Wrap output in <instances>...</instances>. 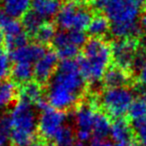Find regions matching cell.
<instances>
[{"instance_id": "cell-1", "label": "cell", "mask_w": 146, "mask_h": 146, "mask_svg": "<svg viewBox=\"0 0 146 146\" xmlns=\"http://www.w3.org/2000/svg\"><path fill=\"white\" fill-rule=\"evenodd\" d=\"M86 88L77 60H61L48 81L46 100L54 109L65 111L74 107L82 98Z\"/></svg>"}, {"instance_id": "cell-2", "label": "cell", "mask_w": 146, "mask_h": 146, "mask_svg": "<svg viewBox=\"0 0 146 146\" xmlns=\"http://www.w3.org/2000/svg\"><path fill=\"white\" fill-rule=\"evenodd\" d=\"M145 7L146 0H108L103 12L112 35L118 39H136L142 33L137 18Z\"/></svg>"}, {"instance_id": "cell-3", "label": "cell", "mask_w": 146, "mask_h": 146, "mask_svg": "<svg viewBox=\"0 0 146 146\" xmlns=\"http://www.w3.org/2000/svg\"><path fill=\"white\" fill-rule=\"evenodd\" d=\"M111 59V46L101 38H91L76 60L86 82L94 84L102 80Z\"/></svg>"}, {"instance_id": "cell-4", "label": "cell", "mask_w": 146, "mask_h": 146, "mask_svg": "<svg viewBox=\"0 0 146 146\" xmlns=\"http://www.w3.org/2000/svg\"><path fill=\"white\" fill-rule=\"evenodd\" d=\"M11 130L10 142L12 146H29L34 142L38 118L34 106L19 99L10 112Z\"/></svg>"}, {"instance_id": "cell-5", "label": "cell", "mask_w": 146, "mask_h": 146, "mask_svg": "<svg viewBox=\"0 0 146 146\" xmlns=\"http://www.w3.org/2000/svg\"><path fill=\"white\" fill-rule=\"evenodd\" d=\"M56 24L61 30H87L91 22L92 13L75 0L67 1L56 15Z\"/></svg>"}, {"instance_id": "cell-6", "label": "cell", "mask_w": 146, "mask_h": 146, "mask_svg": "<svg viewBox=\"0 0 146 146\" xmlns=\"http://www.w3.org/2000/svg\"><path fill=\"white\" fill-rule=\"evenodd\" d=\"M134 97L133 91L127 87L106 88L100 97V103L108 116L117 119L128 113Z\"/></svg>"}, {"instance_id": "cell-7", "label": "cell", "mask_w": 146, "mask_h": 146, "mask_svg": "<svg viewBox=\"0 0 146 146\" xmlns=\"http://www.w3.org/2000/svg\"><path fill=\"white\" fill-rule=\"evenodd\" d=\"M67 115L64 111L54 109L49 106L47 109L41 112L38 118L37 130L39 135L45 140L52 141L56 133L65 125Z\"/></svg>"}, {"instance_id": "cell-8", "label": "cell", "mask_w": 146, "mask_h": 146, "mask_svg": "<svg viewBox=\"0 0 146 146\" xmlns=\"http://www.w3.org/2000/svg\"><path fill=\"white\" fill-rule=\"evenodd\" d=\"M112 59L115 65L125 71L131 70L135 53L138 49V42L135 38L118 39L111 45Z\"/></svg>"}, {"instance_id": "cell-9", "label": "cell", "mask_w": 146, "mask_h": 146, "mask_svg": "<svg viewBox=\"0 0 146 146\" xmlns=\"http://www.w3.org/2000/svg\"><path fill=\"white\" fill-rule=\"evenodd\" d=\"M59 57L56 52L48 49L39 60L34 63V78L40 84L47 83L56 71Z\"/></svg>"}, {"instance_id": "cell-10", "label": "cell", "mask_w": 146, "mask_h": 146, "mask_svg": "<svg viewBox=\"0 0 146 146\" xmlns=\"http://www.w3.org/2000/svg\"><path fill=\"white\" fill-rule=\"evenodd\" d=\"M52 44L55 52L61 60L74 59L79 54L80 48L74 43L69 30L60 29L59 31H57L52 41Z\"/></svg>"}, {"instance_id": "cell-11", "label": "cell", "mask_w": 146, "mask_h": 146, "mask_svg": "<svg viewBox=\"0 0 146 146\" xmlns=\"http://www.w3.org/2000/svg\"><path fill=\"white\" fill-rule=\"evenodd\" d=\"M47 50L48 49L46 48L45 45H42L38 42L28 43L20 48L11 51L9 55H10L12 62L14 63L24 62L34 64L47 52Z\"/></svg>"}, {"instance_id": "cell-12", "label": "cell", "mask_w": 146, "mask_h": 146, "mask_svg": "<svg viewBox=\"0 0 146 146\" xmlns=\"http://www.w3.org/2000/svg\"><path fill=\"white\" fill-rule=\"evenodd\" d=\"M32 10L46 22L52 17H56L62 7L61 0H32Z\"/></svg>"}, {"instance_id": "cell-13", "label": "cell", "mask_w": 146, "mask_h": 146, "mask_svg": "<svg viewBox=\"0 0 146 146\" xmlns=\"http://www.w3.org/2000/svg\"><path fill=\"white\" fill-rule=\"evenodd\" d=\"M133 135L132 125L123 117L114 119V121L111 123L110 137L116 144L130 142Z\"/></svg>"}, {"instance_id": "cell-14", "label": "cell", "mask_w": 146, "mask_h": 146, "mask_svg": "<svg viewBox=\"0 0 146 146\" xmlns=\"http://www.w3.org/2000/svg\"><path fill=\"white\" fill-rule=\"evenodd\" d=\"M130 80L128 72L120 67L113 65L109 66L104 74L102 81L107 88L126 87Z\"/></svg>"}, {"instance_id": "cell-15", "label": "cell", "mask_w": 146, "mask_h": 146, "mask_svg": "<svg viewBox=\"0 0 146 146\" xmlns=\"http://www.w3.org/2000/svg\"><path fill=\"white\" fill-rule=\"evenodd\" d=\"M96 111L94 106L90 103L81 104L77 107L74 114V121L77 129L91 130L93 127L94 119H95Z\"/></svg>"}, {"instance_id": "cell-16", "label": "cell", "mask_w": 146, "mask_h": 146, "mask_svg": "<svg viewBox=\"0 0 146 146\" xmlns=\"http://www.w3.org/2000/svg\"><path fill=\"white\" fill-rule=\"evenodd\" d=\"M2 5V10L12 18H22L29 11L31 0H0Z\"/></svg>"}, {"instance_id": "cell-17", "label": "cell", "mask_w": 146, "mask_h": 146, "mask_svg": "<svg viewBox=\"0 0 146 146\" xmlns=\"http://www.w3.org/2000/svg\"><path fill=\"white\" fill-rule=\"evenodd\" d=\"M43 96V89L42 84L34 81H29L27 83L22 84V86L19 89V98L21 100H24L29 102L32 105H35L40 99H42Z\"/></svg>"}, {"instance_id": "cell-18", "label": "cell", "mask_w": 146, "mask_h": 146, "mask_svg": "<svg viewBox=\"0 0 146 146\" xmlns=\"http://www.w3.org/2000/svg\"><path fill=\"white\" fill-rule=\"evenodd\" d=\"M0 30L5 34V38L13 37L24 32L22 23L18 19L12 18L3 10H0Z\"/></svg>"}, {"instance_id": "cell-19", "label": "cell", "mask_w": 146, "mask_h": 146, "mask_svg": "<svg viewBox=\"0 0 146 146\" xmlns=\"http://www.w3.org/2000/svg\"><path fill=\"white\" fill-rule=\"evenodd\" d=\"M110 130H111V122L109 116L103 112L96 111L95 119L92 127L93 138L107 139L108 136H110Z\"/></svg>"}, {"instance_id": "cell-20", "label": "cell", "mask_w": 146, "mask_h": 146, "mask_svg": "<svg viewBox=\"0 0 146 146\" xmlns=\"http://www.w3.org/2000/svg\"><path fill=\"white\" fill-rule=\"evenodd\" d=\"M11 76L15 83H27L34 77V66L31 63H14L11 69Z\"/></svg>"}, {"instance_id": "cell-21", "label": "cell", "mask_w": 146, "mask_h": 146, "mask_svg": "<svg viewBox=\"0 0 146 146\" xmlns=\"http://www.w3.org/2000/svg\"><path fill=\"white\" fill-rule=\"evenodd\" d=\"M18 95L17 85L12 80L0 81V110L6 107Z\"/></svg>"}, {"instance_id": "cell-22", "label": "cell", "mask_w": 146, "mask_h": 146, "mask_svg": "<svg viewBox=\"0 0 146 146\" xmlns=\"http://www.w3.org/2000/svg\"><path fill=\"white\" fill-rule=\"evenodd\" d=\"M108 31H110V23L105 15L94 16L87 28V33L92 38H101Z\"/></svg>"}, {"instance_id": "cell-23", "label": "cell", "mask_w": 146, "mask_h": 146, "mask_svg": "<svg viewBox=\"0 0 146 146\" xmlns=\"http://www.w3.org/2000/svg\"><path fill=\"white\" fill-rule=\"evenodd\" d=\"M44 22L45 21L42 18H40L33 10H29L22 17V21H21L24 31L29 36H35L38 29Z\"/></svg>"}, {"instance_id": "cell-24", "label": "cell", "mask_w": 146, "mask_h": 146, "mask_svg": "<svg viewBox=\"0 0 146 146\" xmlns=\"http://www.w3.org/2000/svg\"><path fill=\"white\" fill-rule=\"evenodd\" d=\"M75 131L69 125L65 124L56 133L53 138V143L55 146H73L75 142Z\"/></svg>"}, {"instance_id": "cell-25", "label": "cell", "mask_w": 146, "mask_h": 146, "mask_svg": "<svg viewBox=\"0 0 146 146\" xmlns=\"http://www.w3.org/2000/svg\"><path fill=\"white\" fill-rule=\"evenodd\" d=\"M55 34H56L55 26L52 23L46 21V22H44L41 25V27L38 29V31H37V33L35 34L34 37L37 42L46 46L48 43L53 41V39H54V37H55Z\"/></svg>"}, {"instance_id": "cell-26", "label": "cell", "mask_w": 146, "mask_h": 146, "mask_svg": "<svg viewBox=\"0 0 146 146\" xmlns=\"http://www.w3.org/2000/svg\"><path fill=\"white\" fill-rule=\"evenodd\" d=\"M11 119L9 114L0 116V146H8L11 137Z\"/></svg>"}, {"instance_id": "cell-27", "label": "cell", "mask_w": 146, "mask_h": 146, "mask_svg": "<svg viewBox=\"0 0 146 146\" xmlns=\"http://www.w3.org/2000/svg\"><path fill=\"white\" fill-rule=\"evenodd\" d=\"M128 116L129 118L134 120L141 119L146 117V99L140 97H135L128 110Z\"/></svg>"}, {"instance_id": "cell-28", "label": "cell", "mask_w": 146, "mask_h": 146, "mask_svg": "<svg viewBox=\"0 0 146 146\" xmlns=\"http://www.w3.org/2000/svg\"><path fill=\"white\" fill-rule=\"evenodd\" d=\"M11 60L10 55L6 50L0 48V81H4L11 74Z\"/></svg>"}, {"instance_id": "cell-29", "label": "cell", "mask_w": 146, "mask_h": 146, "mask_svg": "<svg viewBox=\"0 0 146 146\" xmlns=\"http://www.w3.org/2000/svg\"><path fill=\"white\" fill-rule=\"evenodd\" d=\"M133 133L141 146H146V117L132 121Z\"/></svg>"}, {"instance_id": "cell-30", "label": "cell", "mask_w": 146, "mask_h": 146, "mask_svg": "<svg viewBox=\"0 0 146 146\" xmlns=\"http://www.w3.org/2000/svg\"><path fill=\"white\" fill-rule=\"evenodd\" d=\"M145 64H146V50H144L141 47V48H138L137 51H136L133 62H132L131 70L133 72L137 73V71Z\"/></svg>"}, {"instance_id": "cell-31", "label": "cell", "mask_w": 146, "mask_h": 146, "mask_svg": "<svg viewBox=\"0 0 146 146\" xmlns=\"http://www.w3.org/2000/svg\"><path fill=\"white\" fill-rule=\"evenodd\" d=\"M75 136L78 141L84 142V143H86V142H88V141H91L92 138H93L92 131L91 130H87V129H76Z\"/></svg>"}, {"instance_id": "cell-32", "label": "cell", "mask_w": 146, "mask_h": 146, "mask_svg": "<svg viewBox=\"0 0 146 146\" xmlns=\"http://www.w3.org/2000/svg\"><path fill=\"white\" fill-rule=\"evenodd\" d=\"M90 146H115L113 142L108 139H97V138H92L90 141Z\"/></svg>"}, {"instance_id": "cell-33", "label": "cell", "mask_w": 146, "mask_h": 146, "mask_svg": "<svg viewBox=\"0 0 146 146\" xmlns=\"http://www.w3.org/2000/svg\"><path fill=\"white\" fill-rule=\"evenodd\" d=\"M137 75V80L140 84L142 85H146V64L144 66H142L139 70L136 73Z\"/></svg>"}, {"instance_id": "cell-34", "label": "cell", "mask_w": 146, "mask_h": 146, "mask_svg": "<svg viewBox=\"0 0 146 146\" xmlns=\"http://www.w3.org/2000/svg\"><path fill=\"white\" fill-rule=\"evenodd\" d=\"M108 0H92V5L94 9L99 11H104L106 5H107Z\"/></svg>"}, {"instance_id": "cell-35", "label": "cell", "mask_w": 146, "mask_h": 146, "mask_svg": "<svg viewBox=\"0 0 146 146\" xmlns=\"http://www.w3.org/2000/svg\"><path fill=\"white\" fill-rule=\"evenodd\" d=\"M139 23V27L140 30H141L142 33H144V35L146 36V13H143V14L140 16V19L138 21Z\"/></svg>"}, {"instance_id": "cell-36", "label": "cell", "mask_w": 146, "mask_h": 146, "mask_svg": "<svg viewBox=\"0 0 146 146\" xmlns=\"http://www.w3.org/2000/svg\"><path fill=\"white\" fill-rule=\"evenodd\" d=\"M115 146H141L139 143H134V142H124V143H117Z\"/></svg>"}, {"instance_id": "cell-37", "label": "cell", "mask_w": 146, "mask_h": 146, "mask_svg": "<svg viewBox=\"0 0 146 146\" xmlns=\"http://www.w3.org/2000/svg\"><path fill=\"white\" fill-rule=\"evenodd\" d=\"M3 44H5V34L2 30H0V48Z\"/></svg>"}, {"instance_id": "cell-38", "label": "cell", "mask_w": 146, "mask_h": 146, "mask_svg": "<svg viewBox=\"0 0 146 146\" xmlns=\"http://www.w3.org/2000/svg\"><path fill=\"white\" fill-rule=\"evenodd\" d=\"M140 43H141V45H142V48H143L144 50H146V36H144L143 38L141 39Z\"/></svg>"}, {"instance_id": "cell-39", "label": "cell", "mask_w": 146, "mask_h": 146, "mask_svg": "<svg viewBox=\"0 0 146 146\" xmlns=\"http://www.w3.org/2000/svg\"><path fill=\"white\" fill-rule=\"evenodd\" d=\"M73 146H87L86 145V143H84V142H81V141H75L74 142V144H73Z\"/></svg>"}, {"instance_id": "cell-40", "label": "cell", "mask_w": 146, "mask_h": 146, "mask_svg": "<svg viewBox=\"0 0 146 146\" xmlns=\"http://www.w3.org/2000/svg\"><path fill=\"white\" fill-rule=\"evenodd\" d=\"M29 146H47V145L43 144L42 142H33V143L30 144Z\"/></svg>"}]
</instances>
